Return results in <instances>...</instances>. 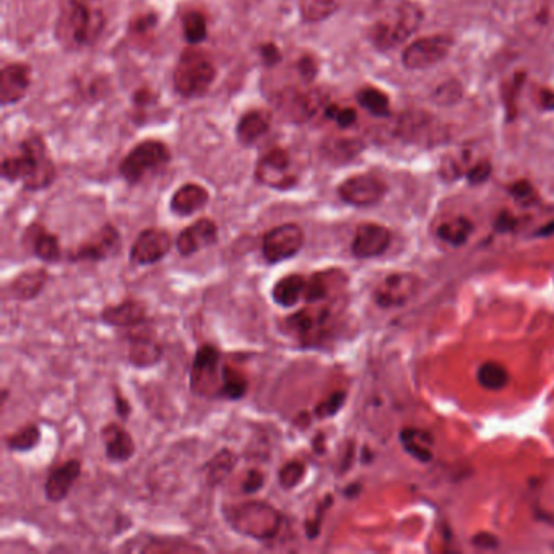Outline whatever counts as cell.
I'll return each mask as SVG.
<instances>
[{
    "label": "cell",
    "instance_id": "38",
    "mask_svg": "<svg viewBox=\"0 0 554 554\" xmlns=\"http://www.w3.org/2000/svg\"><path fill=\"white\" fill-rule=\"evenodd\" d=\"M358 103L363 106L368 113L377 117H386L390 114V101L389 96L384 91L377 90V88L368 87L358 91Z\"/></svg>",
    "mask_w": 554,
    "mask_h": 554
},
{
    "label": "cell",
    "instance_id": "5",
    "mask_svg": "<svg viewBox=\"0 0 554 554\" xmlns=\"http://www.w3.org/2000/svg\"><path fill=\"white\" fill-rule=\"evenodd\" d=\"M327 303L306 304V308L293 312L283 319V327L288 335L295 337L301 347L322 345L330 322L334 319V306Z\"/></svg>",
    "mask_w": 554,
    "mask_h": 554
},
{
    "label": "cell",
    "instance_id": "31",
    "mask_svg": "<svg viewBox=\"0 0 554 554\" xmlns=\"http://www.w3.org/2000/svg\"><path fill=\"white\" fill-rule=\"evenodd\" d=\"M236 464H238V455L234 454L228 447L220 449L202 467V472L205 473V480H207L208 485H221L234 472Z\"/></svg>",
    "mask_w": 554,
    "mask_h": 554
},
{
    "label": "cell",
    "instance_id": "37",
    "mask_svg": "<svg viewBox=\"0 0 554 554\" xmlns=\"http://www.w3.org/2000/svg\"><path fill=\"white\" fill-rule=\"evenodd\" d=\"M478 384L483 389L496 390L504 389L509 382V373L507 369L496 361H488V363L481 364L477 374Z\"/></svg>",
    "mask_w": 554,
    "mask_h": 554
},
{
    "label": "cell",
    "instance_id": "53",
    "mask_svg": "<svg viewBox=\"0 0 554 554\" xmlns=\"http://www.w3.org/2000/svg\"><path fill=\"white\" fill-rule=\"evenodd\" d=\"M361 486L360 485H350L345 488V491H343V494L347 496V498H355L356 494H360Z\"/></svg>",
    "mask_w": 554,
    "mask_h": 554
},
{
    "label": "cell",
    "instance_id": "7",
    "mask_svg": "<svg viewBox=\"0 0 554 554\" xmlns=\"http://www.w3.org/2000/svg\"><path fill=\"white\" fill-rule=\"evenodd\" d=\"M221 351L215 345L205 343L195 351L189 371L191 392L200 399L221 400L223 386Z\"/></svg>",
    "mask_w": 554,
    "mask_h": 554
},
{
    "label": "cell",
    "instance_id": "43",
    "mask_svg": "<svg viewBox=\"0 0 554 554\" xmlns=\"http://www.w3.org/2000/svg\"><path fill=\"white\" fill-rule=\"evenodd\" d=\"M267 477L259 468H249L244 475L243 483H241V493L251 496V494L259 493L264 490Z\"/></svg>",
    "mask_w": 554,
    "mask_h": 554
},
{
    "label": "cell",
    "instance_id": "33",
    "mask_svg": "<svg viewBox=\"0 0 554 554\" xmlns=\"http://www.w3.org/2000/svg\"><path fill=\"white\" fill-rule=\"evenodd\" d=\"M43 431L35 423L22 426L15 433L9 434L4 439L5 449L13 454H26V452L35 451L36 447L41 444Z\"/></svg>",
    "mask_w": 554,
    "mask_h": 554
},
{
    "label": "cell",
    "instance_id": "25",
    "mask_svg": "<svg viewBox=\"0 0 554 554\" xmlns=\"http://www.w3.org/2000/svg\"><path fill=\"white\" fill-rule=\"evenodd\" d=\"M210 202V194L207 189L200 184H184L179 187L178 191L174 192L169 202V210L176 215V217L186 218L191 217L194 213L200 212L207 207Z\"/></svg>",
    "mask_w": 554,
    "mask_h": 554
},
{
    "label": "cell",
    "instance_id": "12",
    "mask_svg": "<svg viewBox=\"0 0 554 554\" xmlns=\"http://www.w3.org/2000/svg\"><path fill=\"white\" fill-rule=\"evenodd\" d=\"M420 288L421 280L413 273H390L374 291V301L379 308H402L418 295Z\"/></svg>",
    "mask_w": 554,
    "mask_h": 554
},
{
    "label": "cell",
    "instance_id": "8",
    "mask_svg": "<svg viewBox=\"0 0 554 554\" xmlns=\"http://www.w3.org/2000/svg\"><path fill=\"white\" fill-rule=\"evenodd\" d=\"M304 243L306 233L298 223L273 226L262 236V259L267 265L283 264L286 260L295 259L303 251Z\"/></svg>",
    "mask_w": 554,
    "mask_h": 554
},
{
    "label": "cell",
    "instance_id": "49",
    "mask_svg": "<svg viewBox=\"0 0 554 554\" xmlns=\"http://www.w3.org/2000/svg\"><path fill=\"white\" fill-rule=\"evenodd\" d=\"M512 195L522 202H529L533 197V189L529 182H517L511 189Z\"/></svg>",
    "mask_w": 554,
    "mask_h": 554
},
{
    "label": "cell",
    "instance_id": "10",
    "mask_svg": "<svg viewBox=\"0 0 554 554\" xmlns=\"http://www.w3.org/2000/svg\"><path fill=\"white\" fill-rule=\"evenodd\" d=\"M168 161L169 152L165 143L147 140V142L139 143L124 158L119 171H121L122 178L126 179L129 184H139L147 174L155 173Z\"/></svg>",
    "mask_w": 554,
    "mask_h": 554
},
{
    "label": "cell",
    "instance_id": "11",
    "mask_svg": "<svg viewBox=\"0 0 554 554\" xmlns=\"http://www.w3.org/2000/svg\"><path fill=\"white\" fill-rule=\"evenodd\" d=\"M173 236L163 228H147L140 231L129 252V262L134 267H152L160 264L173 249Z\"/></svg>",
    "mask_w": 554,
    "mask_h": 554
},
{
    "label": "cell",
    "instance_id": "24",
    "mask_svg": "<svg viewBox=\"0 0 554 554\" xmlns=\"http://www.w3.org/2000/svg\"><path fill=\"white\" fill-rule=\"evenodd\" d=\"M340 285H347V278L343 277L340 270L312 273L306 282L304 304H321L332 301V296L335 295V290Z\"/></svg>",
    "mask_w": 554,
    "mask_h": 554
},
{
    "label": "cell",
    "instance_id": "52",
    "mask_svg": "<svg viewBox=\"0 0 554 554\" xmlns=\"http://www.w3.org/2000/svg\"><path fill=\"white\" fill-rule=\"evenodd\" d=\"M324 434L319 433L317 434V438L314 439V442H312V451L316 452L317 455H322L325 452V447L322 442H324Z\"/></svg>",
    "mask_w": 554,
    "mask_h": 554
},
{
    "label": "cell",
    "instance_id": "22",
    "mask_svg": "<svg viewBox=\"0 0 554 554\" xmlns=\"http://www.w3.org/2000/svg\"><path fill=\"white\" fill-rule=\"evenodd\" d=\"M26 249L41 260L43 264H59L64 259V251H62L61 239L54 233L46 231L44 226H33L25 231Z\"/></svg>",
    "mask_w": 554,
    "mask_h": 554
},
{
    "label": "cell",
    "instance_id": "19",
    "mask_svg": "<svg viewBox=\"0 0 554 554\" xmlns=\"http://www.w3.org/2000/svg\"><path fill=\"white\" fill-rule=\"evenodd\" d=\"M82 460L69 459L59 467L52 468L44 483V498L48 503L59 504L69 498L78 478L82 477Z\"/></svg>",
    "mask_w": 554,
    "mask_h": 554
},
{
    "label": "cell",
    "instance_id": "32",
    "mask_svg": "<svg viewBox=\"0 0 554 554\" xmlns=\"http://www.w3.org/2000/svg\"><path fill=\"white\" fill-rule=\"evenodd\" d=\"M269 127L270 114L267 111H262V109L249 111V113L244 114L243 119L239 122V142L244 143V145H252L269 130Z\"/></svg>",
    "mask_w": 554,
    "mask_h": 554
},
{
    "label": "cell",
    "instance_id": "45",
    "mask_svg": "<svg viewBox=\"0 0 554 554\" xmlns=\"http://www.w3.org/2000/svg\"><path fill=\"white\" fill-rule=\"evenodd\" d=\"M460 98V87L457 83L447 82L442 85L441 88H438L436 95H434V100L438 103L451 104L454 101L459 100Z\"/></svg>",
    "mask_w": 554,
    "mask_h": 554
},
{
    "label": "cell",
    "instance_id": "17",
    "mask_svg": "<svg viewBox=\"0 0 554 554\" xmlns=\"http://www.w3.org/2000/svg\"><path fill=\"white\" fill-rule=\"evenodd\" d=\"M256 178L264 186L275 189H290L295 186L296 176L290 173V156L282 148L265 153L257 166Z\"/></svg>",
    "mask_w": 554,
    "mask_h": 554
},
{
    "label": "cell",
    "instance_id": "20",
    "mask_svg": "<svg viewBox=\"0 0 554 554\" xmlns=\"http://www.w3.org/2000/svg\"><path fill=\"white\" fill-rule=\"evenodd\" d=\"M100 319L114 329H139L140 325L150 321L147 306L139 299H124L121 303L106 306L100 312Z\"/></svg>",
    "mask_w": 554,
    "mask_h": 554
},
{
    "label": "cell",
    "instance_id": "28",
    "mask_svg": "<svg viewBox=\"0 0 554 554\" xmlns=\"http://www.w3.org/2000/svg\"><path fill=\"white\" fill-rule=\"evenodd\" d=\"M30 87V69L23 64L7 65L2 70V104L22 100Z\"/></svg>",
    "mask_w": 554,
    "mask_h": 554
},
{
    "label": "cell",
    "instance_id": "46",
    "mask_svg": "<svg viewBox=\"0 0 554 554\" xmlns=\"http://www.w3.org/2000/svg\"><path fill=\"white\" fill-rule=\"evenodd\" d=\"M113 403L116 415L119 416L122 421L129 420L130 415H132V405H130L129 400L122 395L119 387H113Z\"/></svg>",
    "mask_w": 554,
    "mask_h": 554
},
{
    "label": "cell",
    "instance_id": "44",
    "mask_svg": "<svg viewBox=\"0 0 554 554\" xmlns=\"http://www.w3.org/2000/svg\"><path fill=\"white\" fill-rule=\"evenodd\" d=\"M327 117L332 121L337 122L338 127L347 129V127L353 126L356 122V111L351 108H337V106H330L327 109Z\"/></svg>",
    "mask_w": 554,
    "mask_h": 554
},
{
    "label": "cell",
    "instance_id": "15",
    "mask_svg": "<svg viewBox=\"0 0 554 554\" xmlns=\"http://www.w3.org/2000/svg\"><path fill=\"white\" fill-rule=\"evenodd\" d=\"M218 239L220 231L217 223L210 218H200L179 233L174 246L179 256L189 259L205 249L217 246Z\"/></svg>",
    "mask_w": 554,
    "mask_h": 554
},
{
    "label": "cell",
    "instance_id": "16",
    "mask_svg": "<svg viewBox=\"0 0 554 554\" xmlns=\"http://www.w3.org/2000/svg\"><path fill=\"white\" fill-rule=\"evenodd\" d=\"M397 132L405 142L438 143L446 139V132L436 117L421 111H412L400 117Z\"/></svg>",
    "mask_w": 554,
    "mask_h": 554
},
{
    "label": "cell",
    "instance_id": "35",
    "mask_svg": "<svg viewBox=\"0 0 554 554\" xmlns=\"http://www.w3.org/2000/svg\"><path fill=\"white\" fill-rule=\"evenodd\" d=\"M473 223L465 217L452 218L438 228V238L451 246H464L472 236Z\"/></svg>",
    "mask_w": 554,
    "mask_h": 554
},
{
    "label": "cell",
    "instance_id": "34",
    "mask_svg": "<svg viewBox=\"0 0 554 554\" xmlns=\"http://www.w3.org/2000/svg\"><path fill=\"white\" fill-rule=\"evenodd\" d=\"M249 392V379L239 369L231 364H223V386H221V399L228 402H239Z\"/></svg>",
    "mask_w": 554,
    "mask_h": 554
},
{
    "label": "cell",
    "instance_id": "9",
    "mask_svg": "<svg viewBox=\"0 0 554 554\" xmlns=\"http://www.w3.org/2000/svg\"><path fill=\"white\" fill-rule=\"evenodd\" d=\"M122 251V236L111 223L101 226L95 234L85 239L80 246L70 249L65 256L70 264H100L104 260L119 256Z\"/></svg>",
    "mask_w": 554,
    "mask_h": 554
},
{
    "label": "cell",
    "instance_id": "50",
    "mask_svg": "<svg viewBox=\"0 0 554 554\" xmlns=\"http://www.w3.org/2000/svg\"><path fill=\"white\" fill-rule=\"evenodd\" d=\"M262 52H264V57L267 59V62L269 64H273V62H277L278 59H280V52H278V49L273 46V44H269V46H265L264 49H262Z\"/></svg>",
    "mask_w": 554,
    "mask_h": 554
},
{
    "label": "cell",
    "instance_id": "26",
    "mask_svg": "<svg viewBox=\"0 0 554 554\" xmlns=\"http://www.w3.org/2000/svg\"><path fill=\"white\" fill-rule=\"evenodd\" d=\"M49 282V272L46 269H30L13 278L7 286L10 298L28 303L43 293Z\"/></svg>",
    "mask_w": 554,
    "mask_h": 554
},
{
    "label": "cell",
    "instance_id": "47",
    "mask_svg": "<svg viewBox=\"0 0 554 554\" xmlns=\"http://www.w3.org/2000/svg\"><path fill=\"white\" fill-rule=\"evenodd\" d=\"M491 176L490 161H480L468 171L467 178L472 184H483Z\"/></svg>",
    "mask_w": 554,
    "mask_h": 554
},
{
    "label": "cell",
    "instance_id": "41",
    "mask_svg": "<svg viewBox=\"0 0 554 554\" xmlns=\"http://www.w3.org/2000/svg\"><path fill=\"white\" fill-rule=\"evenodd\" d=\"M337 0H301V12L309 22H319L337 10Z\"/></svg>",
    "mask_w": 554,
    "mask_h": 554
},
{
    "label": "cell",
    "instance_id": "13",
    "mask_svg": "<svg viewBox=\"0 0 554 554\" xmlns=\"http://www.w3.org/2000/svg\"><path fill=\"white\" fill-rule=\"evenodd\" d=\"M387 186L384 181L373 174H358L351 176L338 187V195L345 204L351 207H373L379 204L386 195Z\"/></svg>",
    "mask_w": 554,
    "mask_h": 554
},
{
    "label": "cell",
    "instance_id": "18",
    "mask_svg": "<svg viewBox=\"0 0 554 554\" xmlns=\"http://www.w3.org/2000/svg\"><path fill=\"white\" fill-rule=\"evenodd\" d=\"M392 234L386 226L363 223L358 226L351 241V254L356 259H374L389 249Z\"/></svg>",
    "mask_w": 554,
    "mask_h": 554
},
{
    "label": "cell",
    "instance_id": "48",
    "mask_svg": "<svg viewBox=\"0 0 554 554\" xmlns=\"http://www.w3.org/2000/svg\"><path fill=\"white\" fill-rule=\"evenodd\" d=\"M473 545L478 546L481 550H494V548H498L499 540L491 533H478L477 537L473 538Z\"/></svg>",
    "mask_w": 554,
    "mask_h": 554
},
{
    "label": "cell",
    "instance_id": "29",
    "mask_svg": "<svg viewBox=\"0 0 554 554\" xmlns=\"http://www.w3.org/2000/svg\"><path fill=\"white\" fill-rule=\"evenodd\" d=\"M400 442L405 452L412 455L413 459L421 464H428L434 459V438L433 434L425 429L405 428L400 433Z\"/></svg>",
    "mask_w": 554,
    "mask_h": 554
},
{
    "label": "cell",
    "instance_id": "54",
    "mask_svg": "<svg viewBox=\"0 0 554 554\" xmlns=\"http://www.w3.org/2000/svg\"><path fill=\"white\" fill-rule=\"evenodd\" d=\"M7 400H9V389H2V407L7 403Z\"/></svg>",
    "mask_w": 554,
    "mask_h": 554
},
{
    "label": "cell",
    "instance_id": "39",
    "mask_svg": "<svg viewBox=\"0 0 554 554\" xmlns=\"http://www.w3.org/2000/svg\"><path fill=\"white\" fill-rule=\"evenodd\" d=\"M332 506H334V496L327 494L317 503L316 509H314V516L304 522V535H306L309 542H314L321 535L325 516H327V512L330 511Z\"/></svg>",
    "mask_w": 554,
    "mask_h": 554
},
{
    "label": "cell",
    "instance_id": "30",
    "mask_svg": "<svg viewBox=\"0 0 554 554\" xmlns=\"http://www.w3.org/2000/svg\"><path fill=\"white\" fill-rule=\"evenodd\" d=\"M325 95H322L321 91H299L295 95L285 100L283 108L296 117L298 121H306L309 117L316 116L321 111L322 106H325Z\"/></svg>",
    "mask_w": 554,
    "mask_h": 554
},
{
    "label": "cell",
    "instance_id": "6",
    "mask_svg": "<svg viewBox=\"0 0 554 554\" xmlns=\"http://www.w3.org/2000/svg\"><path fill=\"white\" fill-rule=\"evenodd\" d=\"M215 65L212 59L199 49H187L182 52L176 70H174V88L179 95L195 98L207 93L215 82Z\"/></svg>",
    "mask_w": 554,
    "mask_h": 554
},
{
    "label": "cell",
    "instance_id": "51",
    "mask_svg": "<svg viewBox=\"0 0 554 554\" xmlns=\"http://www.w3.org/2000/svg\"><path fill=\"white\" fill-rule=\"evenodd\" d=\"M542 103L543 108L545 109H554V91H542Z\"/></svg>",
    "mask_w": 554,
    "mask_h": 554
},
{
    "label": "cell",
    "instance_id": "4",
    "mask_svg": "<svg viewBox=\"0 0 554 554\" xmlns=\"http://www.w3.org/2000/svg\"><path fill=\"white\" fill-rule=\"evenodd\" d=\"M423 9L412 0H400L373 26L371 39L376 48L390 51L405 43L420 28Z\"/></svg>",
    "mask_w": 554,
    "mask_h": 554
},
{
    "label": "cell",
    "instance_id": "27",
    "mask_svg": "<svg viewBox=\"0 0 554 554\" xmlns=\"http://www.w3.org/2000/svg\"><path fill=\"white\" fill-rule=\"evenodd\" d=\"M306 282H308V277H304L301 273L283 275L272 286L270 298H272L273 303L277 304L278 308H296L299 301H303Z\"/></svg>",
    "mask_w": 554,
    "mask_h": 554
},
{
    "label": "cell",
    "instance_id": "1",
    "mask_svg": "<svg viewBox=\"0 0 554 554\" xmlns=\"http://www.w3.org/2000/svg\"><path fill=\"white\" fill-rule=\"evenodd\" d=\"M221 514L233 532L259 543L273 542L285 522L282 511L267 501L257 499L225 504L221 507Z\"/></svg>",
    "mask_w": 554,
    "mask_h": 554
},
{
    "label": "cell",
    "instance_id": "21",
    "mask_svg": "<svg viewBox=\"0 0 554 554\" xmlns=\"http://www.w3.org/2000/svg\"><path fill=\"white\" fill-rule=\"evenodd\" d=\"M104 446V457L113 464H127L134 459L137 446L132 434L119 423H108L100 431Z\"/></svg>",
    "mask_w": 554,
    "mask_h": 554
},
{
    "label": "cell",
    "instance_id": "40",
    "mask_svg": "<svg viewBox=\"0 0 554 554\" xmlns=\"http://www.w3.org/2000/svg\"><path fill=\"white\" fill-rule=\"evenodd\" d=\"M347 403V392L345 390H335L329 397L317 403L312 415L316 416L317 420H329L334 418L338 413L342 412V408Z\"/></svg>",
    "mask_w": 554,
    "mask_h": 554
},
{
    "label": "cell",
    "instance_id": "23",
    "mask_svg": "<svg viewBox=\"0 0 554 554\" xmlns=\"http://www.w3.org/2000/svg\"><path fill=\"white\" fill-rule=\"evenodd\" d=\"M165 348L147 330L130 335L129 363L137 369H150L163 360Z\"/></svg>",
    "mask_w": 554,
    "mask_h": 554
},
{
    "label": "cell",
    "instance_id": "14",
    "mask_svg": "<svg viewBox=\"0 0 554 554\" xmlns=\"http://www.w3.org/2000/svg\"><path fill=\"white\" fill-rule=\"evenodd\" d=\"M452 39L449 36H428L418 39L403 51L402 62L407 69H429L444 61L451 54Z\"/></svg>",
    "mask_w": 554,
    "mask_h": 554
},
{
    "label": "cell",
    "instance_id": "2",
    "mask_svg": "<svg viewBox=\"0 0 554 554\" xmlns=\"http://www.w3.org/2000/svg\"><path fill=\"white\" fill-rule=\"evenodd\" d=\"M2 174L7 181H23L28 191H41L56 178L54 165L46 155L41 139H28L17 156L5 158Z\"/></svg>",
    "mask_w": 554,
    "mask_h": 554
},
{
    "label": "cell",
    "instance_id": "3",
    "mask_svg": "<svg viewBox=\"0 0 554 554\" xmlns=\"http://www.w3.org/2000/svg\"><path fill=\"white\" fill-rule=\"evenodd\" d=\"M103 26L100 10L85 0H67L59 17L57 35L67 48H83L100 36Z\"/></svg>",
    "mask_w": 554,
    "mask_h": 554
},
{
    "label": "cell",
    "instance_id": "42",
    "mask_svg": "<svg viewBox=\"0 0 554 554\" xmlns=\"http://www.w3.org/2000/svg\"><path fill=\"white\" fill-rule=\"evenodd\" d=\"M182 25H184V36L189 43H200L207 36V20L200 12L186 13Z\"/></svg>",
    "mask_w": 554,
    "mask_h": 554
},
{
    "label": "cell",
    "instance_id": "36",
    "mask_svg": "<svg viewBox=\"0 0 554 554\" xmlns=\"http://www.w3.org/2000/svg\"><path fill=\"white\" fill-rule=\"evenodd\" d=\"M306 475H308V465H306L304 460H288V462L283 464V467L278 470V486H280L283 491L296 490L299 485H303V481L306 480Z\"/></svg>",
    "mask_w": 554,
    "mask_h": 554
}]
</instances>
